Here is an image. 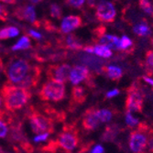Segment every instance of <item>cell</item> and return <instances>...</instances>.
Instances as JSON below:
<instances>
[{
	"label": "cell",
	"mask_w": 153,
	"mask_h": 153,
	"mask_svg": "<svg viewBox=\"0 0 153 153\" xmlns=\"http://www.w3.org/2000/svg\"><path fill=\"white\" fill-rule=\"evenodd\" d=\"M41 74H42V69H41V67L39 65H33L30 74L27 75V77L19 83L18 86L24 87L27 89L36 88L40 81Z\"/></svg>",
	"instance_id": "obj_11"
},
{
	"label": "cell",
	"mask_w": 153,
	"mask_h": 153,
	"mask_svg": "<svg viewBox=\"0 0 153 153\" xmlns=\"http://www.w3.org/2000/svg\"><path fill=\"white\" fill-rule=\"evenodd\" d=\"M150 42H151V45L153 46V37L151 38V39H150Z\"/></svg>",
	"instance_id": "obj_43"
},
{
	"label": "cell",
	"mask_w": 153,
	"mask_h": 153,
	"mask_svg": "<svg viewBox=\"0 0 153 153\" xmlns=\"http://www.w3.org/2000/svg\"><path fill=\"white\" fill-rule=\"evenodd\" d=\"M30 1L31 3H33V4H39V3H40V2H42L43 0H30Z\"/></svg>",
	"instance_id": "obj_40"
},
{
	"label": "cell",
	"mask_w": 153,
	"mask_h": 153,
	"mask_svg": "<svg viewBox=\"0 0 153 153\" xmlns=\"http://www.w3.org/2000/svg\"><path fill=\"white\" fill-rule=\"evenodd\" d=\"M0 96L7 112H15L27 105L32 93L30 89L6 82L0 88Z\"/></svg>",
	"instance_id": "obj_1"
},
{
	"label": "cell",
	"mask_w": 153,
	"mask_h": 153,
	"mask_svg": "<svg viewBox=\"0 0 153 153\" xmlns=\"http://www.w3.org/2000/svg\"><path fill=\"white\" fill-rule=\"evenodd\" d=\"M71 71V66L67 63L51 64L46 68V76L48 80H54L65 82L70 77Z\"/></svg>",
	"instance_id": "obj_7"
},
{
	"label": "cell",
	"mask_w": 153,
	"mask_h": 153,
	"mask_svg": "<svg viewBox=\"0 0 153 153\" xmlns=\"http://www.w3.org/2000/svg\"><path fill=\"white\" fill-rule=\"evenodd\" d=\"M82 51H85L87 53H94V46H86L82 48Z\"/></svg>",
	"instance_id": "obj_36"
},
{
	"label": "cell",
	"mask_w": 153,
	"mask_h": 153,
	"mask_svg": "<svg viewBox=\"0 0 153 153\" xmlns=\"http://www.w3.org/2000/svg\"><path fill=\"white\" fill-rule=\"evenodd\" d=\"M87 94L85 93V90L82 86L75 85L72 89V95H71V105L74 106H77L80 105H82L86 101Z\"/></svg>",
	"instance_id": "obj_16"
},
{
	"label": "cell",
	"mask_w": 153,
	"mask_h": 153,
	"mask_svg": "<svg viewBox=\"0 0 153 153\" xmlns=\"http://www.w3.org/2000/svg\"><path fill=\"white\" fill-rule=\"evenodd\" d=\"M58 146L64 151L70 152L76 149L79 145L80 138L78 130L74 124H67L62 128V130L59 133L57 140H55Z\"/></svg>",
	"instance_id": "obj_5"
},
{
	"label": "cell",
	"mask_w": 153,
	"mask_h": 153,
	"mask_svg": "<svg viewBox=\"0 0 153 153\" xmlns=\"http://www.w3.org/2000/svg\"><path fill=\"white\" fill-rule=\"evenodd\" d=\"M133 42L132 40L126 35H124L120 39V45H119V50H128L132 46Z\"/></svg>",
	"instance_id": "obj_26"
},
{
	"label": "cell",
	"mask_w": 153,
	"mask_h": 153,
	"mask_svg": "<svg viewBox=\"0 0 153 153\" xmlns=\"http://www.w3.org/2000/svg\"><path fill=\"white\" fill-rule=\"evenodd\" d=\"M70 79L71 82L74 85H77L78 83L83 81H90L91 80V74L89 69L86 66L83 65H76L74 66L70 74Z\"/></svg>",
	"instance_id": "obj_12"
},
{
	"label": "cell",
	"mask_w": 153,
	"mask_h": 153,
	"mask_svg": "<svg viewBox=\"0 0 153 153\" xmlns=\"http://www.w3.org/2000/svg\"><path fill=\"white\" fill-rule=\"evenodd\" d=\"M94 53L95 55H97V56L105 58V59L110 58L113 54L112 50L105 45H101V44H97V45L94 46Z\"/></svg>",
	"instance_id": "obj_21"
},
{
	"label": "cell",
	"mask_w": 153,
	"mask_h": 153,
	"mask_svg": "<svg viewBox=\"0 0 153 153\" xmlns=\"http://www.w3.org/2000/svg\"><path fill=\"white\" fill-rule=\"evenodd\" d=\"M2 98H1V96H0V109H1V106H2Z\"/></svg>",
	"instance_id": "obj_42"
},
{
	"label": "cell",
	"mask_w": 153,
	"mask_h": 153,
	"mask_svg": "<svg viewBox=\"0 0 153 153\" xmlns=\"http://www.w3.org/2000/svg\"><path fill=\"white\" fill-rule=\"evenodd\" d=\"M98 39H99V43L101 45H105L111 50H119L120 39L117 36L104 34Z\"/></svg>",
	"instance_id": "obj_18"
},
{
	"label": "cell",
	"mask_w": 153,
	"mask_h": 153,
	"mask_svg": "<svg viewBox=\"0 0 153 153\" xmlns=\"http://www.w3.org/2000/svg\"><path fill=\"white\" fill-rule=\"evenodd\" d=\"M148 145V137L145 131L140 128L137 130L131 132L129 137V148L134 153H141Z\"/></svg>",
	"instance_id": "obj_9"
},
{
	"label": "cell",
	"mask_w": 153,
	"mask_h": 153,
	"mask_svg": "<svg viewBox=\"0 0 153 153\" xmlns=\"http://www.w3.org/2000/svg\"><path fill=\"white\" fill-rule=\"evenodd\" d=\"M119 91L117 89H114V90H111L106 94V97L107 98H112V97H115L117 95H118Z\"/></svg>",
	"instance_id": "obj_34"
},
{
	"label": "cell",
	"mask_w": 153,
	"mask_h": 153,
	"mask_svg": "<svg viewBox=\"0 0 153 153\" xmlns=\"http://www.w3.org/2000/svg\"><path fill=\"white\" fill-rule=\"evenodd\" d=\"M85 0H65V3L74 8H80L83 6Z\"/></svg>",
	"instance_id": "obj_27"
},
{
	"label": "cell",
	"mask_w": 153,
	"mask_h": 153,
	"mask_svg": "<svg viewBox=\"0 0 153 153\" xmlns=\"http://www.w3.org/2000/svg\"><path fill=\"white\" fill-rule=\"evenodd\" d=\"M13 116L7 114L6 111H3L2 109H0V137L4 138L7 136L8 134V124L14 120Z\"/></svg>",
	"instance_id": "obj_17"
},
{
	"label": "cell",
	"mask_w": 153,
	"mask_h": 153,
	"mask_svg": "<svg viewBox=\"0 0 153 153\" xmlns=\"http://www.w3.org/2000/svg\"><path fill=\"white\" fill-rule=\"evenodd\" d=\"M95 16L101 22H114L117 17V9L112 2L101 0L96 6Z\"/></svg>",
	"instance_id": "obj_6"
},
{
	"label": "cell",
	"mask_w": 153,
	"mask_h": 153,
	"mask_svg": "<svg viewBox=\"0 0 153 153\" xmlns=\"http://www.w3.org/2000/svg\"><path fill=\"white\" fill-rule=\"evenodd\" d=\"M97 116H98V118L101 123L102 122L105 123V122H108L112 119L113 114L111 111H109L107 109H101V110H97Z\"/></svg>",
	"instance_id": "obj_23"
},
{
	"label": "cell",
	"mask_w": 153,
	"mask_h": 153,
	"mask_svg": "<svg viewBox=\"0 0 153 153\" xmlns=\"http://www.w3.org/2000/svg\"><path fill=\"white\" fill-rule=\"evenodd\" d=\"M50 12H51V16L54 19H60L62 16V9L56 3H52L50 6Z\"/></svg>",
	"instance_id": "obj_25"
},
{
	"label": "cell",
	"mask_w": 153,
	"mask_h": 153,
	"mask_svg": "<svg viewBox=\"0 0 153 153\" xmlns=\"http://www.w3.org/2000/svg\"><path fill=\"white\" fill-rule=\"evenodd\" d=\"M126 123H127V125L128 127H134L138 123V120L136 117H134L132 116V114L128 113L127 116H126Z\"/></svg>",
	"instance_id": "obj_28"
},
{
	"label": "cell",
	"mask_w": 153,
	"mask_h": 153,
	"mask_svg": "<svg viewBox=\"0 0 153 153\" xmlns=\"http://www.w3.org/2000/svg\"><path fill=\"white\" fill-rule=\"evenodd\" d=\"M39 98L43 102H55L62 101L66 96V90L64 82L48 80L45 82L39 90Z\"/></svg>",
	"instance_id": "obj_4"
},
{
	"label": "cell",
	"mask_w": 153,
	"mask_h": 153,
	"mask_svg": "<svg viewBox=\"0 0 153 153\" xmlns=\"http://www.w3.org/2000/svg\"><path fill=\"white\" fill-rule=\"evenodd\" d=\"M100 120L97 116V110L95 108L87 109L82 118V126L86 131H93L100 125Z\"/></svg>",
	"instance_id": "obj_10"
},
{
	"label": "cell",
	"mask_w": 153,
	"mask_h": 153,
	"mask_svg": "<svg viewBox=\"0 0 153 153\" xmlns=\"http://www.w3.org/2000/svg\"><path fill=\"white\" fill-rule=\"evenodd\" d=\"M14 16L19 20H26L35 24L36 23V11L32 6L19 7L14 11Z\"/></svg>",
	"instance_id": "obj_13"
},
{
	"label": "cell",
	"mask_w": 153,
	"mask_h": 153,
	"mask_svg": "<svg viewBox=\"0 0 153 153\" xmlns=\"http://www.w3.org/2000/svg\"><path fill=\"white\" fill-rule=\"evenodd\" d=\"M103 71L110 79H112L114 81L120 79L123 75V72L121 70V68L116 65H108V66L103 67Z\"/></svg>",
	"instance_id": "obj_19"
},
{
	"label": "cell",
	"mask_w": 153,
	"mask_h": 153,
	"mask_svg": "<svg viewBox=\"0 0 153 153\" xmlns=\"http://www.w3.org/2000/svg\"><path fill=\"white\" fill-rule=\"evenodd\" d=\"M0 1L6 4H9V5H14L17 3V0H0Z\"/></svg>",
	"instance_id": "obj_38"
},
{
	"label": "cell",
	"mask_w": 153,
	"mask_h": 153,
	"mask_svg": "<svg viewBox=\"0 0 153 153\" xmlns=\"http://www.w3.org/2000/svg\"><path fill=\"white\" fill-rule=\"evenodd\" d=\"M144 80H145L148 83H149V85H150L151 86H153V79H151V78H149V77H144Z\"/></svg>",
	"instance_id": "obj_39"
},
{
	"label": "cell",
	"mask_w": 153,
	"mask_h": 153,
	"mask_svg": "<svg viewBox=\"0 0 153 153\" xmlns=\"http://www.w3.org/2000/svg\"><path fill=\"white\" fill-rule=\"evenodd\" d=\"M3 68H4V63H3V62H2V59L0 58V71L3 70Z\"/></svg>",
	"instance_id": "obj_41"
},
{
	"label": "cell",
	"mask_w": 153,
	"mask_h": 153,
	"mask_svg": "<svg viewBox=\"0 0 153 153\" xmlns=\"http://www.w3.org/2000/svg\"><path fill=\"white\" fill-rule=\"evenodd\" d=\"M147 146H149V149L151 152H153V137H151L150 140H149V141H148V145Z\"/></svg>",
	"instance_id": "obj_37"
},
{
	"label": "cell",
	"mask_w": 153,
	"mask_h": 153,
	"mask_svg": "<svg viewBox=\"0 0 153 153\" xmlns=\"http://www.w3.org/2000/svg\"><path fill=\"white\" fill-rule=\"evenodd\" d=\"M10 39V36H9V29L8 27H4L1 30H0V39Z\"/></svg>",
	"instance_id": "obj_31"
},
{
	"label": "cell",
	"mask_w": 153,
	"mask_h": 153,
	"mask_svg": "<svg viewBox=\"0 0 153 153\" xmlns=\"http://www.w3.org/2000/svg\"><path fill=\"white\" fill-rule=\"evenodd\" d=\"M27 34H29L30 37H32L33 39H40L41 38H42V36H41L40 33L37 32V31H35V30H27Z\"/></svg>",
	"instance_id": "obj_33"
},
{
	"label": "cell",
	"mask_w": 153,
	"mask_h": 153,
	"mask_svg": "<svg viewBox=\"0 0 153 153\" xmlns=\"http://www.w3.org/2000/svg\"><path fill=\"white\" fill-rule=\"evenodd\" d=\"M146 62L149 67L153 69V51H149L146 54Z\"/></svg>",
	"instance_id": "obj_30"
},
{
	"label": "cell",
	"mask_w": 153,
	"mask_h": 153,
	"mask_svg": "<svg viewBox=\"0 0 153 153\" xmlns=\"http://www.w3.org/2000/svg\"><path fill=\"white\" fill-rule=\"evenodd\" d=\"M58 44L62 49H66V50L79 51L82 49L80 39L75 35L73 34H69L68 36L61 39L58 41Z\"/></svg>",
	"instance_id": "obj_15"
},
{
	"label": "cell",
	"mask_w": 153,
	"mask_h": 153,
	"mask_svg": "<svg viewBox=\"0 0 153 153\" xmlns=\"http://www.w3.org/2000/svg\"><path fill=\"white\" fill-rule=\"evenodd\" d=\"M26 117L29 120L30 128L33 133L40 134H52L55 129L53 118L41 113L34 106H30L26 112Z\"/></svg>",
	"instance_id": "obj_3"
},
{
	"label": "cell",
	"mask_w": 153,
	"mask_h": 153,
	"mask_svg": "<svg viewBox=\"0 0 153 153\" xmlns=\"http://www.w3.org/2000/svg\"><path fill=\"white\" fill-rule=\"evenodd\" d=\"M140 8L149 16H153V5L149 0H138Z\"/></svg>",
	"instance_id": "obj_24"
},
{
	"label": "cell",
	"mask_w": 153,
	"mask_h": 153,
	"mask_svg": "<svg viewBox=\"0 0 153 153\" xmlns=\"http://www.w3.org/2000/svg\"><path fill=\"white\" fill-rule=\"evenodd\" d=\"M91 153H104V148L101 145H96L93 149Z\"/></svg>",
	"instance_id": "obj_35"
},
{
	"label": "cell",
	"mask_w": 153,
	"mask_h": 153,
	"mask_svg": "<svg viewBox=\"0 0 153 153\" xmlns=\"http://www.w3.org/2000/svg\"><path fill=\"white\" fill-rule=\"evenodd\" d=\"M82 25V19L80 16L71 15L65 17L61 24V31L64 34L70 33L71 31L78 29Z\"/></svg>",
	"instance_id": "obj_14"
},
{
	"label": "cell",
	"mask_w": 153,
	"mask_h": 153,
	"mask_svg": "<svg viewBox=\"0 0 153 153\" xmlns=\"http://www.w3.org/2000/svg\"><path fill=\"white\" fill-rule=\"evenodd\" d=\"M32 67L33 65L26 59L12 57L4 65L3 71L7 79V82L19 85L30 74Z\"/></svg>",
	"instance_id": "obj_2"
},
{
	"label": "cell",
	"mask_w": 153,
	"mask_h": 153,
	"mask_svg": "<svg viewBox=\"0 0 153 153\" xmlns=\"http://www.w3.org/2000/svg\"><path fill=\"white\" fill-rule=\"evenodd\" d=\"M30 48V40L29 37L23 36L18 42L12 47V51H20V50H27Z\"/></svg>",
	"instance_id": "obj_22"
},
{
	"label": "cell",
	"mask_w": 153,
	"mask_h": 153,
	"mask_svg": "<svg viewBox=\"0 0 153 153\" xmlns=\"http://www.w3.org/2000/svg\"><path fill=\"white\" fill-rule=\"evenodd\" d=\"M7 15H8V12H7V9L6 8V7L3 5H0V20L7 21Z\"/></svg>",
	"instance_id": "obj_29"
},
{
	"label": "cell",
	"mask_w": 153,
	"mask_h": 153,
	"mask_svg": "<svg viewBox=\"0 0 153 153\" xmlns=\"http://www.w3.org/2000/svg\"><path fill=\"white\" fill-rule=\"evenodd\" d=\"M50 134L45 133V134H40V135H37L34 137V141L35 142H41V141H45L47 138L49 137Z\"/></svg>",
	"instance_id": "obj_32"
},
{
	"label": "cell",
	"mask_w": 153,
	"mask_h": 153,
	"mask_svg": "<svg viewBox=\"0 0 153 153\" xmlns=\"http://www.w3.org/2000/svg\"><path fill=\"white\" fill-rule=\"evenodd\" d=\"M143 107V95L135 85H131L128 92L126 108L132 112H141Z\"/></svg>",
	"instance_id": "obj_8"
},
{
	"label": "cell",
	"mask_w": 153,
	"mask_h": 153,
	"mask_svg": "<svg viewBox=\"0 0 153 153\" xmlns=\"http://www.w3.org/2000/svg\"><path fill=\"white\" fill-rule=\"evenodd\" d=\"M133 31H134V33L136 35L140 36V37H146V36H149L151 33L150 27L145 22L136 24L133 27Z\"/></svg>",
	"instance_id": "obj_20"
}]
</instances>
